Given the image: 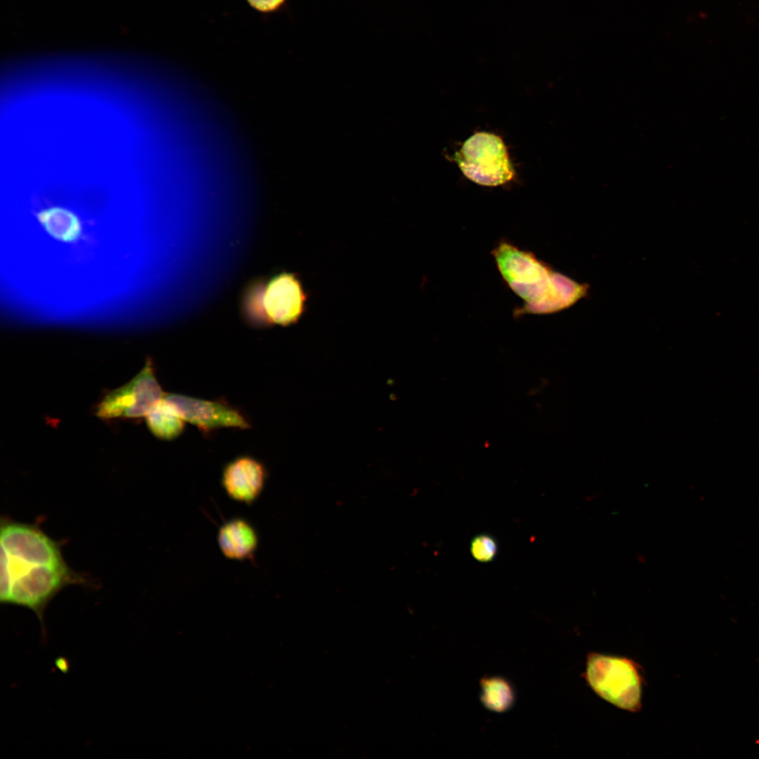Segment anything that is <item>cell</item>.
I'll use <instances>...</instances> for the list:
<instances>
[{
  "label": "cell",
  "mask_w": 759,
  "mask_h": 759,
  "mask_svg": "<svg viewBox=\"0 0 759 759\" xmlns=\"http://www.w3.org/2000/svg\"><path fill=\"white\" fill-rule=\"evenodd\" d=\"M0 543V602L30 609L45 631L48 603L84 578L66 563L60 545L34 525L2 519Z\"/></svg>",
  "instance_id": "1"
},
{
  "label": "cell",
  "mask_w": 759,
  "mask_h": 759,
  "mask_svg": "<svg viewBox=\"0 0 759 759\" xmlns=\"http://www.w3.org/2000/svg\"><path fill=\"white\" fill-rule=\"evenodd\" d=\"M508 287L524 301L514 315L541 314L561 307L559 276L530 252L502 241L491 252Z\"/></svg>",
  "instance_id": "2"
},
{
  "label": "cell",
  "mask_w": 759,
  "mask_h": 759,
  "mask_svg": "<svg viewBox=\"0 0 759 759\" xmlns=\"http://www.w3.org/2000/svg\"><path fill=\"white\" fill-rule=\"evenodd\" d=\"M308 295L299 277L283 273L249 287L242 301L247 320L255 326L293 324L306 309Z\"/></svg>",
  "instance_id": "3"
},
{
  "label": "cell",
  "mask_w": 759,
  "mask_h": 759,
  "mask_svg": "<svg viewBox=\"0 0 759 759\" xmlns=\"http://www.w3.org/2000/svg\"><path fill=\"white\" fill-rule=\"evenodd\" d=\"M583 676L592 690L608 703L632 713L640 711L644 679L640 665L634 660L590 652Z\"/></svg>",
  "instance_id": "4"
},
{
  "label": "cell",
  "mask_w": 759,
  "mask_h": 759,
  "mask_svg": "<svg viewBox=\"0 0 759 759\" xmlns=\"http://www.w3.org/2000/svg\"><path fill=\"white\" fill-rule=\"evenodd\" d=\"M456 161L464 175L480 185H502L514 176L502 141L492 134L480 132L469 138L456 153Z\"/></svg>",
  "instance_id": "5"
},
{
  "label": "cell",
  "mask_w": 759,
  "mask_h": 759,
  "mask_svg": "<svg viewBox=\"0 0 759 759\" xmlns=\"http://www.w3.org/2000/svg\"><path fill=\"white\" fill-rule=\"evenodd\" d=\"M153 362L148 359L128 383L107 394L96 407L103 420L145 417L164 396L156 377Z\"/></svg>",
  "instance_id": "6"
},
{
  "label": "cell",
  "mask_w": 759,
  "mask_h": 759,
  "mask_svg": "<svg viewBox=\"0 0 759 759\" xmlns=\"http://www.w3.org/2000/svg\"><path fill=\"white\" fill-rule=\"evenodd\" d=\"M164 400L186 422L209 434L222 428L249 429L242 413L224 400H205L187 395L165 394Z\"/></svg>",
  "instance_id": "7"
},
{
  "label": "cell",
  "mask_w": 759,
  "mask_h": 759,
  "mask_svg": "<svg viewBox=\"0 0 759 759\" xmlns=\"http://www.w3.org/2000/svg\"><path fill=\"white\" fill-rule=\"evenodd\" d=\"M266 467L255 458L242 455L229 461L221 474L226 494L237 502L251 504L261 493L266 479Z\"/></svg>",
  "instance_id": "8"
},
{
  "label": "cell",
  "mask_w": 759,
  "mask_h": 759,
  "mask_svg": "<svg viewBox=\"0 0 759 759\" xmlns=\"http://www.w3.org/2000/svg\"><path fill=\"white\" fill-rule=\"evenodd\" d=\"M218 543L226 557L242 561L254 556L258 546V536L249 522L234 518L220 527Z\"/></svg>",
  "instance_id": "9"
},
{
  "label": "cell",
  "mask_w": 759,
  "mask_h": 759,
  "mask_svg": "<svg viewBox=\"0 0 759 759\" xmlns=\"http://www.w3.org/2000/svg\"><path fill=\"white\" fill-rule=\"evenodd\" d=\"M37 219L46 232L63 242H73L82 235V226L77 216L62 207H51L40 210Z\"/></svg>",
  "instance_id": "10"
},
{
  "label": "cell",
  "mask_w": 759,
  "mask_h": 759,
  "mask_svg": "<svg viewBox=\"0 0 759 759\" xmlns=\"http://www.w3.org/2000/svg\"><path fill=\"white\" fill-rule=\"evenodd\" d=\"M145 417L151 433L161 440H174L178 438L185 429L186 422L163 398L153 407Z\"/></svg>",
  "instance_id": "11"
},
{
  "label": "cell",
  "mask_w": 759,
  "mask_h": 759,
  "mask_svg": "<svg viewBox=\"0 0 759 759\" xmlns=\"http://www.w3.org/2000/svg\"><path fill=\"white\" fill-rule=\"evenodd\" d=\"M481 701L488 709L502 712L510 708L514 702L511 685L502 677L484 679L481 682Z\"/></svg>",
  "instance_id": "12"
},
{
  "label": "cell",
  "mask_w": 759,
  "mask_h": 759,
  "mask_svg": "<svg viewBox=\"0 0 759 759\" xmlns=\"http://www.w3.org/2000/svg\"><path fill=\"white\" fill-rule=\"evenodd\" d=\"M469 549L472 557L476 561L487 563L495 558L498 553V543L492 536L481 533L472 539Z\"/></svg>",
  "instance_id": "13"
},
{
  "label": "cell",
  "mask_w": 759,
  "mask_h": 759,
  "mask_svg": "<svg viewBox=\"0 0 759 759\" xmlns=\"http://www.w3.org/2000/svg\"><path fill=\"white\" fill-rule=\"evenodd\" d=\"M285 1L286 0H247L250 7L263 14L278 11Z\"/></svg>",
  "instance_id": "14"
}]
</instances>
